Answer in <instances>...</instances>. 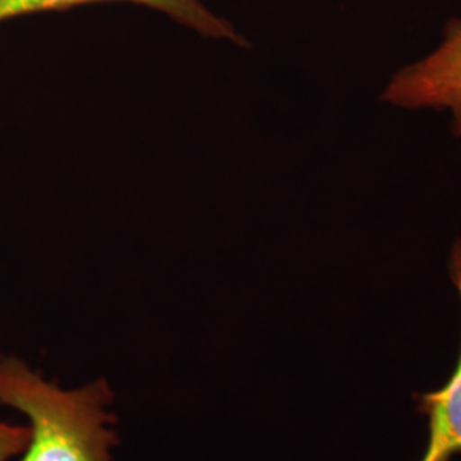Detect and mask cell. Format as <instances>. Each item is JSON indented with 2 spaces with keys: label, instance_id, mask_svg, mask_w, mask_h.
<instances>
[{
  "label": "cell",
  "instance_id": "cell-1",
  "mask_svg": "<svg viewBox=\"0 0 461 461\" xmlns=\"http://www.w3.org/2000/svg\"><path fill=\"white\" fill-rule=\"evenodd\" d=\"M0 403L30 420V445L19 461H116L108 379L62 388L16 356H0Z\"/></svg>",
  "mask_w": 461,
  "mask_h": 461
},
{
  "label": "cell",
  "instance_id": "cell-2",
  "mask_svg": "<svg viewBox=\"0 0 461 461\" xmlns=\"http://www.w3.org/2000/svg\"><path fill=\"white\" fill-rule=\"evenodd\" d=\"M381 99L402 110L447 112L453 133L461 137V19L447 24L438 49L402 67Z\"/></svg>",
  "mask_w": 461,
  "mask_h": 461
},
{
  "label": "cell",
  "instance_id": "cell-3",
  "mask_svg": "<svg viewBox=\"0 0 461 461\" xmlns=\"http://www.w3.org/2000/svg\"><path fill=\"white\" fill-rule=\"evenodd\" d=\"M447 270L461 303V238L451 248ZM415 407L428 424V441L419 461H453L461 456V346L445 384L415 393Z\"/></svg>",
  "mask_w": 461,
  "mask_h": 461
},
{
  "label": "cell",
  "instance_id": "cell-4",
  "mask_svg": "<svg viewBox=\"0 0 461 461\" xmlns=\"http://www.w3.org/2000/svg\"><path fill=\"white\" fill-rule=\"evenodd\" d=\"M104 2H123L148 7L200 36L211 40H226L236 45L245 43L243 36L238 33L230 21L215 14L202 0H0V23L30 14L67 11Z\"/></svg>",
  "mask_w": 461,
  "mask_h": 461
},
{
  "label": "cell",
  "instance_id": "cell-5",
  "mask_svg": "<svg viewBox=\"0 0 461 461\" xmlns=\"http://www.w3.org/2000/svg\"><path fill=\"white\" fill-rule=\"evenodd\" d=\"M0 461H7V455L0 449Z\"/></svg>",
  "mask_w": 461,
  "mask_h": 461
}]
</instances>
